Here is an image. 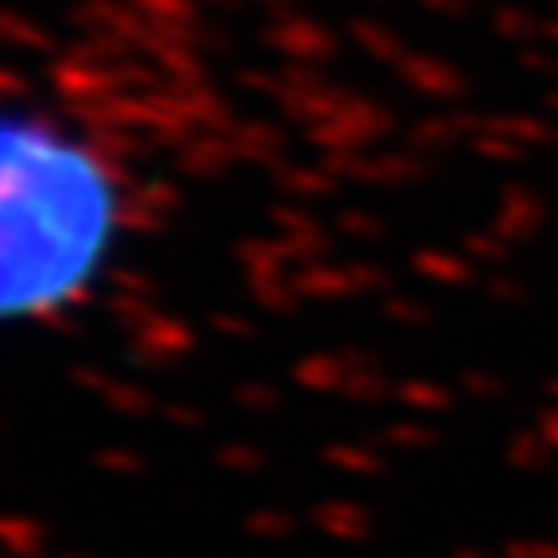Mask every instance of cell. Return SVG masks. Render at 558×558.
<instances>
[{
    "mask_svg": "<svg viewBox=\"0 0 558 558\" xmlns=\"http://www.w3.org/2000/svg\"><path fill=\"white\" fill-rule=\"evenodd\" d=\"M136 191L82 121L0 94V338L59 326L121 271Z\"/></svg>",
    "mask_w": 558,
    "mask_h": 558,
    "instance_id": "6da1fadb",
    "label": "cell"
}]
</instances>
